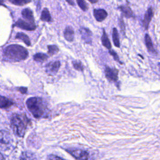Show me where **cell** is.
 <instances>
[{
  "label": "cell",
  "instance_id": "6da1fadb",
  "mask_svg": "<svg viewBox=\"0 0 160 160\" xmlns=\"http://www.w3.org/2000/svg\"><path fill=\"white\" fill-rule=\"evenodd\" d=\"M28 56V50L18 44H10L3 51V59L6 61L18 62L26 59Z\"/></svg>",
  "mask_w": 160,
  "mask_h": 160
},
{
  "label": "cell",
  "instance_id": "7a4b0ae2",
  "mask_svg": "<svg viewBox=\"0 0 160 160\" xmlns=\"http://www.w3.org/2000/svg\"><path fill=\"white\" fill-rule=\"evenodd\" d=\"M28 121L25 114H13L11 118V126L14 134L19 137H23L26 131Z\"/></svg>",
  "mask_w": 160,
  "mask_h": 160
},
{
  "label": "cell",
  "instance_id": "3957f363",
  "mask_svg": "<svg viewBox=\"0 0 160 160\" xmlns=\"http://www.w3.org/2000/svg\"><path fill=\"white\" fill-rule=\"evenodd\" d=\"M26 105L34 117L39 118L44 116L46 107L41 98L38 97L30 98L26 101Z\"/></svg>",
  "mask_w": 160,
  "mask_h": 160
},
{
  "label": "cell",
  "instance_id": "277c9868",
  "mask_svg": "<svg viewBox=\"0 0 160 160\" xmlns=\"http://www.w3.org/2000/svg\"><path fill=\"white\" fill-rule=\"evenodd\" d=\"M12 138L9 132L0 130V151H5L10 148L12 144Z\"/></svg>",
  "mask_w": 160,
  "mask_h": 160
},
{
  "label": "cell",
  "instance_id": "5b68a950",
  "mask_svg": "<svg viewBox=\"0 0 160 160\" xmlns=\"http://www.w3.org/2000/svg\"><path fill=\"white\" fill-rule=\"evenodd\" d=\"M19 28L26 30V31H34L36 29V26L35 23L30 22L27 21H24L21 19H19L14 24V26Z\"/></svg>",
  "mask_w": 160,
  "mask_h": 160
},
{
  "label": "cell",
  "instance_id": "8992f818",
  "mask_svg": "<svg viewBox=\"0 0 160 160\" xmlns=\"http://www.w3.org/2000/svg\"><path fill=\"white\" fill-rule=\"evenodd\" d=\"M66 151L71 154L74 158L78 160H88L89 158V154L83 150L81 149H66Z\"/></svg>",
  "mask_w": 160,
  "mask_h": 160
},
{
  "label": "cell",
  "instance_id": "52a82bcc",
  "mask_svg": "<svg viewBox=\"0 0 160 160\" xmlns=\"http://www.w3.org/2000/svg\"><path fill=\"white\" fill-rule=\"evenodd\" d=\"M79 31L81 36V38L84 41V42L88 44H91L92 34L91 30H89L88 28L82 27L79 29Z\"/></svg>",
  "mask_w": 160,
  "mask_h": 160
},
{
  "label": "cell",
  "instance_id": "ba28073f",
  "mask_svg": "<svg viewBox=\"0 0 160 160\" xmlns=\"http://www.w3.org/2000/svg\"><path fill=\"white\" fill-rule=\"evenodd\" d=\"M105 74L107 79L110 81H117L118 79V70L116 68H111L106 66L105 68Z\"/></svg>",
  "mask_w": 160,
  "mask_h": 160
},
{
  "label": "cell",
  "instance_id": "9c48e42d",
  "mask_svg": "<svg viewBox=\"0 0 160 160\" xmlns=\"http://www.w3.org/2000/svg\"><path fill=\"white\" fill-rule=\"evenodd\" d=\"M60 62L58 61L49 62L46 66V72L50 75H54L56 74L60 68Z\"/></svg>",
  "mask_w": 160,
  "mask_h": 160
},
{
  "label": "cell",
  "instance_id": "30bf717a",
  "mask_svg": "<svg viewBox=\"0 0 160 160\" xmlns=\"http://www.w3.org/2000/svg\"><path fill=\"white\" fill-rule=\"evenodd\" d=\"M152 16H153V11L152 8L150 7L148 9L146 13L144 14V18L142 20V26L146 30H148L149 24L151 21Z\"/></svg>",
  "mask_w": 160,
  "mask_h": 160
},
{
  "label": "cell",
  "instance_id": "8fae6325",
  "mask_svg": "<svg viewBox=\"0 0 160 160\" xmlns=\"http://www.w3.org/2000/svg\"><path fill=\"white\" fill-rule=\"evenodd\" d=\"M94 16L98 22L104 21L108 16V12L103 9H94L93 10Z\"/></svg>",
  "mask_w": 160,
  "mask_h": 160
},
{
  "label": "cell",
  "instance_id": "7c38bea8",
  "mask_svg": "<svg viewBox=\"0 0 160 160\" xmlns=\"http://www.w3.org/2000/svg\"><path fill=\"white\" fill-rule=\"evenodd\" d=\"M64 37L68 42H72L74 39V32L71 26H67L64 31Z\"/></svg>",
  "mask_w": 160,
  "mask_h": 160
},
{
  "label": "cell",
  "instance_id": "4fadbf2b",
  "mask_svg": "<svg viewBox=\"0 0 160 160\" xmlns=\"http://www.w3.org/2000/svg\"><path fill=\"white\" fill-rule=\"evenodd\" d=\"M119 9H120L122 16H124L126 18H134L133 11L131 9L129 6H119Z\"/></svg>",
  "mask_w": 160,
  "mask_h": 160
},
{
  "label": "cell",
  "instance_id": "5bb4252c",
  "mask_svg": "<svg viewBox=\"0 0 160 160\" xmlns=\"http://www.w3.org/2000/svg\"><path fill=\"white\" fill-rule=\"evenodd\" d=\"M22 18L26 19L27 21H29L30 22L34 23V18L33 16V12L29 8H25L24 9L22 12Z\"/></svg>",
  "mask_w": 160,
  "mask_h": 160
},
{
  "label": "cell",
  "instance_id": "9a60e30c",
  "mask_svg": "<svg viewBox=\"0 0 160 160\" xmlns=\"http://www.w3.org/2000/svg\"><path fill=\"white\" fill-rule=\"evenodd\" d=\"M14 102H12V101H11L9 98L5 96H0V108L8 109L12 106Z\"/></svg>",
  "mask_w": 160,
  "mask_h": 160
},
{
  "label": "cell",
  "instance_id": "2e32d148",
  "mask_svg": "<svg viewBox=\"0 0 160 160\" xmlns=\"http://www.w3.org/2000/svg\"><path fill=\"white\" fill-rule=\"evenodd\" d=\"M144 42H145V44L148 50V51L150 53H153V54H157L155 49L154 48L153 44H152V40L150 38V36H149L148 34H146L145 36H144Z\"/></svg>",
  "mask_w": 160,
  "mask_h": 160
},
{
  "label": "cell",
  "instance_id": "e0dca14e",
  "mask_svg": "<svg viewBox=\"0 0 160 160\" xmlns=\"http://www.w3.org/2000/svg\"><path fill=\"white\" fill-rule=\"evenodd\" d=\"M102 35L101 36V42L102 44V45L106 48L110 50L111 49V42L109 41V39L108 38V35L105 31V29H102Z\"/></svg>",
  "mask_w": 160,
  "mask_h": 160
},
{
  "label": "cell",
  "instance_id": "ac0fdd59",
  "mask_svg": "<svg viewBox=\"0 0 160 160\" xmlns=\"http://www.w3.org/2000/svg\"><path fill=\"white\" fill-rule=\"evenodd\" d=\"M20 160H38L36 155L29 151H24L23 152L21 156Z\"/></svg>",
  "mask_w": 160,
  "mask_h": 160
},
{
  "label": "cell",
  "instance_id": "d6986e66",
  "mask_svg": "<svg viewBox=\"0 0 160 160\" xmlns=\"http://www.w3.org/2000/svg\"><path fill=\"white\" fill-rule=\"evenodd\" d=\"M15 38L22 40L28 46H31V41L29 38L28 35L23 32H18L15 36Z\"/></svg>",
  "mask_w": 160,
  "mask_h": 160
},
{
  "label": "cell",
  "instance_id": "ffe728a7",
  "mask_svg": "<svg viewBox=\"0 0 160 160\" xmlns=\"http://www.w3.org/2000/svg\"><path fill=\"white\" fill-rule=\"evenodd\" d=\"M40 19L42 21H46V22H51V21H52V18H51V16L50 15L49 11L48 8H45L43 9V10H42V11L41 12V15Z\"/></svg>",
  "mask_w": 160,
  "mask_h": 160
},
{
  "label": "cell",
  "instance_id": "44dd1931",
  "mask_svg": "<svg viewBox=\"0 0 160 160\" xmlns=\"http://www.w3.org/2000/svg\"><path fill=\"white\" fill-rule=\"evenodd\" d=\"M112 41L116 47L119 48L120 47V42H119V36L118 32V30L116 28L112 29Z\"/></svg>",
  "mask_w": 160,
  "mask_h": 160
},
{
  "label": "cell",
  "instance_id": "7402d4cb",
  "mask_svg": "<svg viewBox=\"0 0 160 160\" xmlns=\"http://www.w3.org/2000/svg\"><path fill=\"white\" fill-rule=\"evenodd\" d=\"M48 56L46 54L41 53V52L36 53L33 56L34 60L36 61H38V62H44V61H46L48 59Z\"/></svg>",
  "mask_w": 160,
  "mask_h": 160
},
{
  "label": "cell",
  "instance_id": "603a6c76",
  "mask_svg": "<svg viewBox=\"0 0 160 160\" xmlns=\"http://www.w3.org/2000/svg\"><path fill=\"white\" fill-rule=\"evenodd\" d=\"M59 49L58 47L56 45H48V53L49 56H53L54 54L58 53Z\"/></svg>",
  "mask_w": 160,
  "mask_h": 160
},
{
  "label": "cell",
  "instance_id": "cb8c5ba5",
  "mask_svg": "<svg viewBox=\"0 0 160 160\" xmlns=\"http://www.w3.org/2000/svg\"><path fill=\"white\" fill-rule=\"evenodd\" d=\"M12 4L16 6H24L29 3L31 0H8Z\"/></svg>",
  "mask_w": 160,
  "mask_h": 160
},
{
  "label": "cell",
  "instance_id": "d4e9b609",
  "mask_svg": "<svg viewBox=\"0 0 160 160\" xmlns=\"http://www.w3.org/2000/svg\"><path fill=\"white\" fill-rule=\"evenodd\" d=\"M77 4L79 6V7L83 11H86L88 9V5L85 1V0H76Z\"/></svg>",
  "mask_w": 160,
  "mask_h": 160
},
{
  "label": "cell",
  "instance_id": "484cf974",
  "mask_svg": "<svg viewBox=\"0 0 160 160\" xmlns=\"http://www.w3.org/2000/svg\"><path fill=\"white\" fill-rule=\"evenodd\" d=\"M72 64H73L74 68L76 70L81 71H83L84 67H83V65L82 64V63H81V61H72Z\"/></svg>",
  "mask_w": 160,
  "mask_h": 160
},
{
  "label": "cell",
  "instance_id": "4316f807",
  "mask_svg": "<svg viewBox=\"0 0 160 160\" xmlns=\"http://www.w3.org/2000/svg\"><path fill=\"white\" fill-rule=\"evenodd\" d=\"M119 26L120 29H121V31L122 34L124 35V34H125L126 27H125V24H124V20H123L122 17H121V18H119Z\"/></svg>",
  "mask_w": 160,
  "mask_h": 160
},
{
  "label": "cell",
  "instance_id": "83f0119b",
  "mask_svg": "<svg viewBox=\"0 0 160 160\" xmlns=\"http://www.w3.org/2000/svg\"><path fill=\"white\" fill-rule=\"evenodd\" d=\"M109 54L113 57V58H114V59L115 61H116L119 62V63L122 64V62L119 61V57H118V54H117L114 51L110 49V50H109Z\"/></svg>",
  "mask_w": 160,
  "mask_h": 160
},
{
  "label": "cell",
  "instance_id": "f1b7e54d",
  "mask_svg": "<svg viewBox=\"0 0 160 160\" xmlns=\"http://www.w3.org/2000/svg\"><path fill=\"white\" fill-rule=\"evenodd\" d=\"M47 160H65L59 156H55V155H52V154H50L49 156H48L47 157Z\"/></svg>",
  "mask_w": 160,
  "mask_h": 160
},
{
  "label": "cell",
  "instance_id": "f546056e",
  "mask_svg": "<svg viewBox=\"0 0 160 160\" xmlns=\"http://www.w3.org/2000/svg\"><path fill=\"white\" fill-rule=\"evenodd\" d=\"M18 90L21 92V93H26V91H27V88H23V87H21V88H19L18 89Z\"/></svg>",
  "mask_w": 160,
  "mask_h": 160
},
{
  "label": "cell",
  "instance_id": "4dcf8cb0",
  "mask_svg": "<svg viewBox=\"0 0 160 160\" xmlns=\"http://www.w3.org/2000/svg\"><path fill=\"white\" fill-rule=\"evenodd\" d=\"M65 1L71 6H74V2L72 0H65Z\"/></svg>",
  "mask_w": 160,
  "mask_h": 160
},
{
  "label": "cell",
  "instance_id": "1f68e13d",
  "mask_svg": "<svg viewBox=\"0 0 160 160\" xmlns=\"http://www.w3.org/2000/svg\"><path fill=\"white\" fill-rule=\"evenodd\" d=\"M88 1L92 4H95L99 1V0H88Z\"/></svg>",
  "mask_w": 160,
  "mask_h": 160
},
{
  "label": "cell",
  "instance_id": "d6a6232c",
  "mask_svg": "<svg viewBox=\"0 0 160 160\" xmlns=\"http://www.w3.org/2000/svg\"><path fill=\"white\" fill-rule=\"evenodd\" d=\"M4 2V0H0V6H4L6 7Z\"/></svg>",
  "mask_w": 160,
  "mask_h": 160
},
{
  "label": "cell",
  "instance_id": "836d02e7",
  "mask_svg": "<svg viewBox=\"0 0 160 160\" xmlns=\"http://www.w3.org/2000/svg\"><path fill=\"white\" fill-rule=\"evenodd\" d=\"M0 160H4L3 156H2V154L1 152H0Z\"/></svg>",
  "mask_w": 160,
  "mask_h": 160
}]
</instances>
